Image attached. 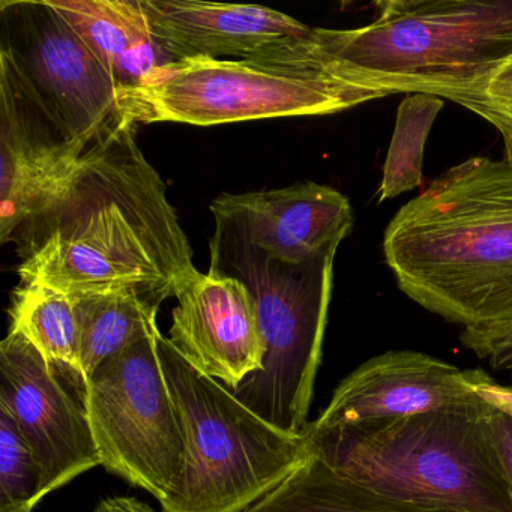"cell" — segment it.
<instances>
[{
	"instance_id": "6da1fadb",
	"label": "cell",
	"mask_w": 512,
	"mask_h": 512,
	"mask_svg": "<svg viewBox=\"0 0 512 512\" xmlns=\"http://www.w3.org/2000/svg\"><path fill=\"white\" fill-rule=\"evenodd\" d=\"M119 118L53 199L11 236L20 283L67 295L130 289L160 305L196 271L160 173Z\"/></svg>"
},
{
	"instance_id": "7a4b0ae2",
	"label": "cell",
	"mask_w": 512,
	"mask_h": 512,
	"mask_svg": "<svg viewBox=\"0 0 512 512\" xmlns=\"http://www.w3.org/2000/svg\"><path fill=\"white\" fill-rule=\"evenodd\" d=\"M383 254L401 292L467 331L512 325V161L469 158L392 218Z\"/></svg>"
},
{
	"instance_id": "3957f363",
	"label": "cell",
	"mask_w": 512,
	"mask_h": 512,
	"mask_svg": "<svg viewBox=\"0 0 512 512\" xmlns=\"http://www.w3.org/2000/svg\"><path fill=\"white\" fill-rule=\"evenodd\" d=\"M389 95L326 53L311 28L238 61L187 59L164 65L142 85L121 89L119 118L133 125L212 127L334 115Z\"/></svg>"
},
{
	"instance_id": "277c9868",
	"label": "cell",
	"mask_w": 512,
	"mask_h": 512,
	"mask_svg": "<svg viewBox=\"0 0 512 512\" xmlns=\"http://www.w3.org/2000/svg\"><path fill=\"white\" fill-rule=\"evenodd\" d=\"M308 451L376 493L446 512H512L481 398L400 418L305 431Z\"/></svg>"
},
{
	"instance_id": "5b68a950",
	"label": "cell",
	"mask_w": 512,
	"mask_h": 512,
	"mask_svg": "<svg viewBox=\"0 0 512 512\" xmlns=\"http://www.w3.org/2000/svg\"><path fill=\"white\" fill-rule=\"evenodd\" d=\"M356 29L314 28L326 53L389 94L470 100L512 58V0H389Z\"/></svg>"
},
{
	"instance_id": "8992f818",
	"label": "cell",
	"mask_w": 512,
	"mask_h": 512,
	"mask_svg": "<svg viewBox=\"0 0 512 512\" xmlns=\"http://www.w3.org/2000/svg\"><path fill=\"white\" fill-rule=\"evenodd\" d=\"M209 271L236 278L253 296L265 340L262 370L232 394L268 424L305 434L322 361L335 253L313 262H281L215 218Z\"/></svg>"
},
{
	"instance_id": "52a82bcc",
	"label": "cell",
	"mask_w": 512,
	"mask_h": 512,
	"mask_svg": "<svg viewBox=\"0 0 512 512\" xmlns=\"http://www.w3.org/2000/svg\"><path fill=\"white\" fill-rule=\"evenodd\" d=\"M158 355L185 439L184 470L163 512L247 511L310 455L305 434L268 424L163 334Z\"/></svg>"
},
{
	"instance_id": "ba28073f",
	"label": "cell",
	"mask_w": 512,
	"mask_h": 512,
	"mask_svg": "<svg viewBox=\"0 0 512 512\" xmlns=\"http://www.w3.org/2000/svg\"><path fill=\"white\" fill-rule=\"evenodd\" d=\"M160 329L98 365L83 406L101 466L163 502L184 470L185 439L158 355Z\"/></svg>"
},
{
	"instance_id": "9c48e42d",
	"label": "cell",
	"mask_w": 512,
	"mask_h": 512,
	"mask_svg": "<svg viewBox=\"0 0 512 512\" xmlns=\"http://www.w3.org/2000/svg\"><path fill=\"white\" fill-rule=\"evenodd\" d=\"M2 52L74 140H97L119 119L121 88L49 0H2Z\"/></svg>"
},
{
	"instance_id": "30bf717a",
	"label": "cell",
	"mask_w": 512,
	"mask_h": 512,
	"mask_svg": "<svg viewBox=\"0 0 512 512\" xmlns=\"http://www.w3.org/2000/svg\"><path fill=\"white\" fill-rule=\"evenodd\" d=\"M0 241L41 211L79 166L74 140L28 80L0 55Z\"/></svg>"
},
{
	"instance_id": "8fae6325",
	"label": "cell",
	"mask_w": 512,
	"mask_h": 512,
	"mask_svg": "<svg viewBox=\"0 0 512 512\" xmlns=\"http://www.w3.org/2000/svg\"><path fill=\"white\" fill-rule=\"evenodd\" d=\"M0 406L13 416L40 464L44 497L101 466L85 406L19 332H8L0 344Z\"/></svg>"
},
{
	"instance_id": "7c38bea8",
	"label": "cell",
	"mask_w": 512,
	"mask_h": 512,
	"mask_svg": "<svg viewBox=\"0 0 512 512\" xmlns=\"http://www.w3.org/2000/svg\"><path fill=\"white\" fill-rule=\"evenodd\" d=\"M169 340L191 365L233 391L262 370L265 340L253 296L227 275L194 271L176 290Z\"/></svg>"
},
{
	"instance_id": "4fadbf2b",
	"label": "cell",
	"mask_w": 512,
	"mask_h": 512,
	"mask_svg": "<svg viewBox=\"0 0 512 512\" xmlns=\"http://www.w3.org/2000/svg\"><path fill=\"white\" fill-rule=\"evenodd\" d=\"M482 370H461L415 350H389L353 370L332 395L314 428L400 418L478 400Z\"/></svg>"
},
{
	"instance_id": "5bb4252c",
	"label": "cell",
	"mask_w": 512,
	"mask_h": 512,
	"mask_svg": "<svg viewBox=\"0 0 512 512\" xmlns=\"http://www.w3.org/2000/svg\"><path fill=\"white\" fill-rule=\"evenodd\" d=\"M211 211L253 247L295 265L337 254L353 227L349 199L310 181L280 190L221 194Z\"/></svg>"
},
{
	"instance_id": "9a60e30c",
	"label": "cell",
	"mask_w": 512,
	"mask_h": 512,
	"mask_svg": "<svg viewBox=\"0 0 512 512\" xmlns=\"http://www.w3.org/2000/svg\"><path fill=\"white\" fill-rule=\"evenodd\" d=\"M155 37L173 62L187 59H245L310 26L260 5L203 0H142Z\"/></svg>"
},
{
	"instance_id": "2e32d148",
	"label": "cell",
	"mask_w": 512,
	"mask_h": 512,
	"mask_svg": "<svg viewBox=\"0 0 512 512\" xmlns=\"http://www.w3.org/2000/svg\"><path fill=\"white\" fill-rule=\"evenodd\" d=\"M121 89L136 88L173 59L155 37L142 0H49Z\"/></svg>"
},
{
	"instance_id": "e0dca14e",
	"label": "cell",
	"mask_w": 512,
	"mask_h": 512,
	"mask_svg": "<svg viewBox=\"0 0 512 512\" xmlns=\"http://www.w3.org/2000/svg\"><path fill=\"white\" fill-rule=\"evenodd\" d=\"M244 512H446L376 493L308 455L277 488Z\"/></svg>"
},
{
	"instance_id": "ac0fdd59",
	"label": "cell",
	"mask_w": 512,
	"mask_h": 512,
	"mask_svg": "<svg viewBox=\"0 0 512 512\" xmlns=\"http://www.w3.org/2000/svg\"><path fill=\"white\" fill-rule=\"evenodd\" d=\"M80 328L82 382L98 365L140 335L157 328L160 305L130 289L98 290L70 295Z\"/></svg>"
},
{
	"instance_id": "d6986e66",
	"label": "cell",
	"mask_w": 512,
	"mask_h": 512,
	"mask_svg": "<svg viewBox=\"0 0 512 512\" xmlns=\"http://www.w3.org/2000/svg\"><path fill=\"white\" fill-rule=\"evenodd\" d=\"M10 319V331L22 334L55 367L67 368L82 382L79 320L70 295L47 284L20 283L11 298Z\"/></svg>"
},
{
	"instance_id": "ffe728a7",
	"label": "cell",
	"mask_w": 512,
	"mask_h": 512,
	"mask_svg": "<svg viewBox=\"0 0 512 512\" xmlns=\"http://www.w3.org/2000/svg\"><path fill=\"white\" fill-rule=\"evenodd\" d=\"M443 107L442 98L410 94L401 101L394 134L383 164L379 203L416 190L422 181L424 149L434 121Z\"/></svg>"
},
{
	"instance_id": "44dd1931",
	"label": "cell",
	"mask_w": 512,
	"mask_h": 512,
	"mask_svg": "<svg viewBox=\"0 0 512 512\" xmlns=\"http://www.w3.org/2000/svg\"><path fill=\"white\" fill-rule=\"evenodd\" d=\"M43 497L40 464L13 416L0 406V512H32Z\"/></svg>"
},
{
	"instance_id": "7402d4cb",
	"label": "cell",
	"mask_w": 512,
	"mask_h": 512,
	"mask_svg": "<svg viewBox=\"0 0 512 512\" xmlns=\"http://www.w3.org/2000/svg\"><path fill=\"white\" fill-rule=\"evenodd\" d=\"M461 107L496 128L503 140L505 158L512 161V58L500 65Z\"/></svg>"
},
{
	"instance_id": "603a6c76",
	"label": "cell",
	"mask_w": 512,
	"mask_h": 512,
	"mask_svg": "<svg viewBox=\"0 0 512 512\" xmlns=\"http://www.w3.org/2000/svg\"><path fill=\"white\" fill-rule=\"evenodd\" d=\"M460 340L466 349L485 359L491 367L512 374V325L488 331L463 329Z\"/></svg>"
},
{
	"instance_id": "cb8c5ba5",
	"label": "cell",
	"mask_w": 512,
	"mask_h": 512,
	"mask_svg": "<svg viewBox=\"0 0 512 512\" xmlns=\"http://www.w3.org/2000/svg\"><path fill=\"white\" fill-rule=\"evenodd\" d=\"M481 418L485 436L499 461L512 496V419L484 400H481Z\"/></svg>"
},
{
	"instance_id": "d4e9b609",
	"label": "cell",
	"mask_w": 512,
	"mask_h": 512,
	"mask_svg": "<svg viewBox=\"0 0 512 512\" xmlns=\"http://www.w3.org/2000/svg\"><path fill=\"white\" fill-rule=\"evenodd\" d=\"M476 392L481 400L502 410L512 419V385H500L494 382L493 377L484 373L476 386Z\"/></svg>"
},
{
	"instance_id": "484cf974",
	"label": "cell",
	"mask_w": 512,
	"mask_h": 512,
	"mask_svg": "<svg viewBox=\"0 0 512 512\" xmlns=\"http://www.w3.org/2000/svg\"><path fill=\"white\" fill-rule=\"evenodd\" d=\"M94 512H155L148 503L130 496L107 497Z\"/></svg>"
}]
</instances>
